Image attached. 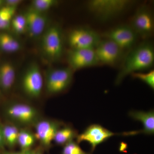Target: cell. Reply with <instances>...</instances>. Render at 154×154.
<instances>
[{
    "instance_id": "cell-1",
    "label": "cell",
    "mask_w": 154,
    "mask_h": 154,
    "mask_svg": "<svg viewBox=\"0 0 154 154\" xmlns=\"http://www.w3.org/2000/svg\"><path fill=\"white\" fill-rule=\"evenodd\" d=\"M154 63V48L152 43L145 41L134 46L125 57L116 85H119L128 75L150 69Z\"/></svg>"
},
{
    "instance_id": "cell-2",
    "label": "cell",
    "mask_w": 154,
    "mask_h": 154,
    "mask_svg": "<svg viewBox=\"0 0 154 154\" xmlns=\"http://www.w3.org/2000/svg\"><path fill=\"white\" fill-rule=\"evenodd\" d=\"M4 113L9 123L20 128L34 126L42 118L40 112L36 107L18 101H13L7 104L4 107Z\"/></svg>"
},
{
    "instance_id": "cell-3",
    "label": "cell",
    "mask_w": 154,
    "mask_h": 154,
    "mask_svg": "<svg viewBox=\"0 0 154 154\" xmlns=\"http://www.w3.org/2000/svg\"><path fill=\"white\" fill-rule=\"evenodd\" d=\"M134 2L130 0H91L87 6L96 19L105 22L121 15Z\"/></svg>"
},
{
    "instance_id": "cell-4",
    "label": "cell",
    "mask_w": 154,
    "mask_h": 154,
    "mask_svg": "<svg viewBox=\"0 0 154 154\" xmlns=\"http://www.w3.org/2000/svg\"><path fill=\"white\" fill-rule=\"evenodd\" d=\"M40 49L48 60L55 62L59 60L64 52L62 30L59 25L54 24L46 28L40 37Z\"/></svg>"
},
{
    "instance_id": "cell-5",
    "label": "cell",
    "mask_w": 154,
    "mask_h": 154,
    "mask_svg": "<svg viewBox=\"0 0 154 154\" xmlns=\"http://www.w3.org/2000/svg\"><path fill=\"white\" fill-rule=\"evenodd\" d=\"M44 82L39 66L36 63H33L23 72L20 80V88L28 98L37 99L41 96Z\"/></svg>"
},
{
    "instance_id": "cell-6",
    "label": "cell",
    "mask_w": 154,
    "mask_h": 154,
    "mask_svg": "<svg viewBox=\"0 0 154 154\" xmlns=\"http://www.w3.org/2000/svg\"><path fill=\"white\" fill-rule=\"evenodd\" d=\"M73 71L69 67L50 69L45 75V87L50 95L62 93L69 87L72 81Z\"/></svg>"
},
{
    "instance_id": "cell-7",
    "label": "cell",
    "mask_w": 154,
    "mask_h": 154,
    "mask_svg": "<svg viewBox=\"0 0 154 154\" xmlns=\"http://www.w3.org/2000/svg\"><path fill=\"white\" fill-rule=\"evenodd\" d=\"M101 40L99 33L87 27L74 28L67 36L68 43L72 49H94Z\"/></svg>"
},
{
    "instance_id": "cell-8",
    "label": "cell",
    "mask_w": 154,
    "mask_h": 154,
    "mask_svg": "<svg viewBox=\"0 0 154 154\" xmlns=\"http://www.w3.org/2000/svg\"><path fill=\"white\" fill-rule=\"evenodd\" d=\"M99 63L113 66L123 60L124 51L113 42L102 39L94 49Z\"/></svg>"
},
{
    "instance_id": "cell-9",
    "label": "cell",
    "mask_w": 154,
    "mask_h": 154,
    "mask_svg": "<svg viewBox=\"0 0 154 154\" xmlns=\"http://www.w3.org/2000/svg\"><path fill=\"white\" fill-rule=\"evenodd\" d=\"M130 26L138 37L149 38L154 30V19L152 11L146 5L138 8L133 16Z\"/></svg>"
},
{
    "instance_id": "cell-10",
    "label": "cell",
    "mask_w": 154,
    "mask_h": 154,
    "mask_svg": "<svg viewBox=\"0 0 154 154\" xmlns=\"http://www.w3.org/2000/svg\"><path fill=\"white\" fill-rule=\"evenodd\" d=\"M102 36L113 42L124 51L133 48L138 38L130 25H118L107 30Z\"/></svg>"
},
{
    "instance_id": "cell-11",
    "label": "cell",
    "mask_w": 154,
    "mask_h": 154,
    "mask_svg": "<svg viewBox=\"0 0 154 154\" xmlns=\"http://www.w3.org/2000/svg\"><path fill=\"white\" fill-rule=\"evenodd\" d=\"M60 122L54 119L41 118L34 125L37 140L42 147L49 148L57 131L62 126Z\"/></svg>"
},
{
    "instance_id": "cell-12",
    "label": "cell",
    "mask_w": 154,
    "mask_h": 154,
    "mask_svg": "<svg viewBox=\"0 0 154 154\" xmlns=\"http://www.w3.org/2000/svg\"><path fill=\"white\" fill-rule=\"evenodd\" d=\"M69 67L73 71L96 66L99 63L94 49H72L67 55Z\"/></svg>"
},
{
    "instance_id": "cell-13",
    "label": "cell",
    "mask_w": 154,
    "mask_h": 154,
    "mask_svg": "<svg viewBox=\"0 0 154 154\" xmlns=\"http://www.w3.org/2000/svg\"><path fill=\"white\" fill-rule=\"evenodd\" d=\"M115 135L99 124L90 125L81 134H78L76 142L78 144L83 141H87L91 146V151L94 152L96 147L104 142L108 138Z\"/></svg>"
},
{
    "instance_id": "cell-14",
    "label": "cell",
    "mask_w": 154,
    "mask_h": 154,
    "mask_svg": "<svg viewBox=\"0 0 154 154\" xmlns=\"http://www.w3.org/2000/svg\"><path fill=\"white\" fill-rule=\"evenodd\" d=\"M26 21L27 31L32 38L41 37L48 27V18L45 13H42L29 8L24 14Z\"/></svg>"
},
{
    "instance_id": "cell-15",
    "label": "cell",
    "mask_w": 154,
    "mask_h": 154,
    "mask_svg": "<svg viewBox=\"0 0 154 154\" xmlns=\"http://www.w3.org/2000/svg\"><path fill=\"white\" fill-rule=\"evenodd\" d=\"M16 79V69L13 64L8 61L0 64V91L4 93L10 92Z\"/></svg>"
},
{
    "instance_id": "cell-16",
    "label": "cell",
    "mask_w": 154,
    "mask_h": 154,
    "mask_svg": "<svg viewBox=\"0 0 154 154\" xmlns=\"http://www.w3.org/2000/svg\"><path fill=\"white\" fill-rule=\"evenodd\" d=\"M129 116L134 120L142 122L143 129L141 133L147 134H153L154 133V112L153 111L144 112L132 111L130 112Z\"/></svg>"
},
{
    "instance_id": "cell-17",
    "label": "cell",
    "mask_w": 154,
    "mask_h": 154,
    "mask_svg": "<svg viewBox=\"0 0 154 154\" xmlns=\"http://www.w3.org/2000/svg\"><path fill=\"white\" fill-rule=\"evenodd\" d=\"M22 48L21 43L14 36L6 32L0 33V50L8 53L17 52Z\"/></svg>"
},
{
    "instance_id": "cell-18",
    "label": "cell",
    "mask_w": 154,
    "mask_h": 154,
    "mask_svg": "<svg viewBox=\"0 0 154 154\" xmlns=\"http://www.w3.org/2000/svg\"><path fill=\"white\" fill-rule=\"evenodd\" d=\"M77 131L70 125L61 127L56 134L53 141L59 146H64L76 138Z\"/></svg>"
},
{
    "instance_id": "cell-19",
    "label": "cell",
    "mask_w": 154,
    "mask_h": 154,
    "mask_svg": "<svg viewBox=\"0 0 154 154\" xmlns=\"http://www.w3.org/2000/svg\"><path fill=\"white\" fill-rule=\"evenodd\" d=\"M35 134L28 128H20L19 130L17 145L22 150L31 149L37 141Z\"/></svg>"
},
{
    "instance_id": "cell-20",
    "label": "cell",
    "mask_w": 154,
    "mask_h": 154,
    "mask_svg": "<svg viewBox=\"0 0 154 154\" xmlns=\"http://www.w3.org/2000/svg\"><path fill=\"white\" fill-rule=\"evenodd\" d=\"M20 128L9 123L3 126L4 140L6 145L14 148L17 145V140Z\"/></svg>"
},
{
    "instance_id": "cell-21",
    "label": "cell",
    "mask_w": 154,
    "mask_h": 154,
    "mask_svg": "<svg viewBox=\"0 0 154 154\" xmlns=\"http://www.w3.org/2000/svg\"><path fill=\"white\" fill-rule=\"evenodd\" d=\"M17 9V8L5 6L0 8V30L11 28V22L15 16Z\"/></svg>"
},
{
    "instance_id": "cell-22",
    "label": "cell",
    "mask_w": 154,
    "mask_h": 154,
    "mask_svg": "<svg viewBox=\"0 0 154 154\" xmlns=\"http://www.w3.org/2000/svg\"><path fill=\"white\" fill-rule=\"evenodd\" d=\"M11 28L17 35H22L26 32V21L24 14L14 16L11 22Z\"/></svg>"
},
{
    "instance_id": "cell-23",
    "label": "cell",
    "mask_w": 154,
    "mask_h": 154,
    "mask_svg": "<svg viewBox=\"0 0 154 154\" xmlns=\"http://www.w3.org/2000/svg\"><path fill=\"white\" fill-rule=\"evenodd\" d=\"M55 0H34L31 2L30 8L42 13H45L57 4Z\"/></svg>"
},
{
    "instance_id": "cell-24",
    "label": "cell",
    "mask_w": 154,
    "mask_h": 154,
    "mask_svg": "<svg viewBox=\"0 0 154 154\" xmlns=\"http://www.w3.org/2000/svg\"><path fill=\"white\" fill-rule=\"evenodd\" d=\"M133 78L141 80L147 85L154 90V71L152 70L148 72H142L134 73L131 75Z\"/></svg>"
},
{
    "instance_id": "cell-25",
    "label": "cell",
    "mask_w": 154,
    "mask_h": 154,
    "mask_svg": "<svg viewBox=\"0 0 154 154\" xmlns=\"http://www.w3.org/2000/svg\"><path fill=\"white\" fill-rule=\"evenodd\" d=\"M61 154H91L83 151L79 144L73 140L63 146Z\"/></svg>"
},
{
    "instance_id": "cell-26",
    "label": "cell",
    "mask_w": 154,
    "mask_h": 154,
    "mask_svg": "<svg viewBox=\"0 0 154 154\" xmlns=\"http://www.w3.org/2000/svg\"><path fill=\"white\" fill-rule=\"evenodd\" d=\"M21 0H6L3 1L4 6L12 8H17L22 3Z\"/></svg>"
},
{
    "instance_id": "cell-27",
    "label": "cell",
    "mask_w": 154,
    "mask_h": 154,
    "mask_svg": "<svg viewBox=\"0 0 154 154\" xmlns=\"http://www.w3.org/2000/svg\"><path fill=\"white\" fill-rule=\"evenodd\" d=\"M5 146V143L3 135V126L0 125V148H2Z\"/></svg>"
},
{
    "instance_id": "cell-28",
    "label": "cell",
    "mask_w": 154,
    "mask_h": 154,
    "mask_svg": "<svg viewBox=\"0 0 154 154\" xmlns=\"http://www.w3.org/2000/svg\"><path fill=\"white\" fill-rule=\"evenodd\" d=\"M31 149L28 150H22L19 152H6L4 154H30Z\"/></svg>"
},
{
    "instance_id": "cell-29",
    "label": "cell",
    "mask_w": 154,
    "mask_h": 154,
    "mask_svg": "<svg viewBox=\"0 0 154 154\" xmlns=\"http://www.w3.org/2000/svg\"><path fill=\"white\" fill-rule=\"evenodd\" d=\"M30 154H43L41 149H38L35 150H31Z\"/></svg>"
},
{
    "instance_id": "cell-30",
    "label": "cell",
    "mask_w": 154,
    "mask_h": 154,
    "mask_svg": "<svg viewBox=\"0 0 154 154\" xmlns=\"http://www.w3.org/2000/svg\"><path fill=\"white\" fill-rule=\"evenodd\" d=\"M3 4V1H1L0 0V8H1V6Z\"/></svg>"
},
{
    "instance_id": "cell-31",
    "label": "cell",
    "mask_w": 154,
    "mask_h": 154,
    "mask_svg": "<svg viewBox=\"0 0 154 154\" xmlns=\"http://www.w3.org/2000/svg\"></svg>"
}]
</instances>
